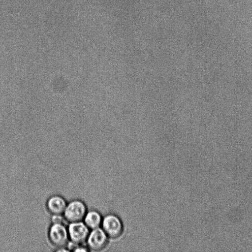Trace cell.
Here are the masks:
<instances>
[{
  "label": "cell",
  "instance_id": "obj_4",
  "mask_svg": "<svg viewBox=\"0 0 252 252\" xmlns=\"http://www.w3.org/2000/svg\"><path fill=\"white\" fill-rule=\"evenodd\" d=\"M101 224L103 230L109 237L116 238L122 233V223L116 215L109 214L106 216L102 220Z\"/></svg>",
  "mask_w": 252,
  "mask_h": 252
},
{
  "label": "cell",
  "instance_id": "obj_7",
  "mask_svg": "<svg viewBox=\"0 0 252 252\" xmlns=\"http://www.w3.org/2000/svg\"><path fill=\"white\" fill-rule=\"evenodd\" d=\"M102 218L101 215L95 210L87 211L83 220V222L90 229L98 227L101 224Z\"/></svg>",
  "mask_w": 252,
  "mask_h": 252
},
{
  "label": "cell",
  "instance_id": "obj_1",
  "mask_svg": "<svg viewBox=\"0 0 252 252\" xmlns=\"http://www.w3.org/2000/svg\"><path fill=\"white\" fill-rule=\"evenodd\" d=\"M87 212L85 203L79 199H74L67 203L63 214L64 220L69 223L83 221Z\"/></svg>",
  "mask_w": 252,
  "mask_h": 252
},
{
  "label": "cell",
  "instance_id": "obj_5",
  "mask_svg": "<svg viewBox=\"0 0 252 252\" xmlns=\"http://www.w3.org/2000/svg\"><path fill=\"white\" fill-rule=\"evenodd\" d=\"M89 250L99 251L104 249L108 242L107 235L102 228L92 229L86 241Z\"/></svg>",
  "mask_w": 252,
  "mask_h": 252
},
{
  "label": "cell",
  "instance_id": "obj_3",
  "mask_svg": "<svg viewBox=\"0 0 252 252\" xmlns=\"http://www.w3.org/2000/svg\"><path fill=\"white\" fill-rule=\"evenodd\" d=\"M69 241L81 245L86 242L90 229L83 221L70 223L67 228Z\"/></svg>",
  "mask_w": 252,
  "mask_h": 252
},
{
  "label": "cell",
  "instance_id": "obj_6",
  "mask_svg": "<svg viewBox=\"0 0 252 252\" xmlns=\"http://www.w3.org/2000/svg\"><path fill=\"white\" fill-rule=\"evenodd\" d=\"M66 205L65 199L59 195L50 196L46 202L47 209L52 215H63Z\"/></svg>",
  "mask_w": 252,
  "mask_h": 252
},
{
  "label": "cell",
  "instance_id": "obj_8",
  "mask_svg": "<svg viewBox=\"0 0 252 252\" xmlns=\"http://www.w3.org/2000/svg\"><path fill=\"white\" fill-rule=\"evenodd\" d=\"M64 220L63 215H54L51 217V221L53 223H63Z\"/></svg>",
  "mask_w": 252,
  "mask_h": 252
},
{
  "label": "cell",
  "instance_id": "obj_2",
  "mask_svg": "<svg viewBox=\"0 0 252 252\" xmlns=\"http://www.w3.org/2000/svg\"><path fill=\"white\" fill-rule=\"evenodd\" d=\"M48 238L56 248L65 247L69 242L67 228L63 223H52L49 229Z\"/></svg>",
  "mask_w": 252,
  "mask_h": 252
},
{
  "label": "cell",
  "instance_id": "obj_9",
  "mask_svg": "<svg viewBox=\"0 0 252 252\" xmlns=\"http://www.w3.org/2000/svg\"><path fill=\"white\" fill-rule=\"evenodd\" d=\"M89 250L88 248L85 247L80 245H77L73 250L74 252H87Z\"/></svg>",
  "mask_w": 252,
  "mask_h": 252
}]
</instances>
